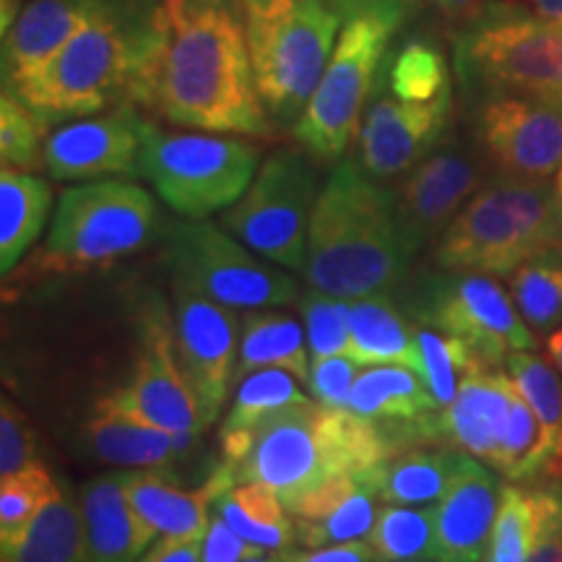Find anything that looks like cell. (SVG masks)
I'll return each mask as SVG.
<instances>
[{"label": "cell", "mask_w": 562, "mask_h": 562, "mask_svg": "<svg viewBox=\"0 0 562 562\" xmlns=\"http://www.w3.org/2000/svg\"><path fill=\"white\" fill-rule=\"evenodd\" d=\"M128 104L182 128L271 138L240 0H144Z\"/></svg>", "instance_id": "cell-1"}, {"label": "cell", "mask_w": 562, "mask_h": 562, "mask_svg": "<svg viewBox=\"0 0 562 562\" xmlns=\"http://www.w3.org/2000/svg\"><path fill=\"white\" fill-rule=\"evenodd\" d=\"M409 261L391 188L372 180L355 157L336 161L307 229V286L344 300L391 294Z\"/></svg>", "instance_id": "cell-2"}, {"label": "cell", "mask_w": 562, "mask_h": 562, "mask_svg": "<svg viewBox=\"0 0 562 562\" xmlns=\"http://www.w3.org/2000/svg\"><path fill=\"white\" fill-rule=\"evenodd\" d=\"M389 456L393 448L378 422L307 398L263 419L248 456L232 469L237 482L266 484L290 508L315 484L364 472Z\"/></svg>", "instance_id": "cell-3"}, {"label": "cell", "mask_w": 562, "mask_h": 562, "mask_svg": "<svg viewBox=\"0 0 562 562\" xmlns=\"http://www.w3.org/2000/svg\"><path fill=\"white\" fill-rule=\"evenodd\" d=\"M344 26L318 87L292 125V138L318 165L339 161L406 19V0H339Z\"/></svg>", "instance_id": "cell-4"}, {"label": "cell", "mask_w": 562, "mask_h": 562, "mask_svg": "<svg viewBox=\"0 0 562 562\" xmlns=\"http://www.w3.org/2000/svg\"><path fill=\"white\" fill-rule=\"evenodd\" d=\"M562 248V199L550 180L495 178L463 203L435 243L448 271L510 277L537 252Z\"/></svg>", "instance_id": "cell-5"}, {"label": "cell", "mask_w": 562, "mask_h": 562, "mask_svg": "<svg viewBox=\"0 0 562 562\" xmlns=\"http://www.w3.org/2000/svg\"><path fill=\"white\" fill-rule=\"evenodd\" d=\"M144 0H121L76 32L16 94L47 125L108 112L128 104L140 40Z\"/></svg>", "instance_id": "cell-6"}, {"label": "cell", "mask_w": 562, "mask_h": 562, "mask_svg": "<svg viewBox=\"0 0 562 562\" xmlns=\"http://www.w3.org/2000/svg\"><path fill=\"white\" fill-rule=\"evenodd\" d=\"M256 89L279 128H292L318 87L344 26L334 0H240Z\"/></svg>", "instance_id": "cell-7"}, {"label": "cell", "mask_w": 562, "mask_h": 562, "mask_svg": "<svg viewBox=\"0 0 562 562\" xmlns=\"http://www.w3.org/2000/svg\"><path fill=\"white\" fill-rule=\"evenodd\" d=\"M453 70L474 100L518 94L562 102V24L518 0H487L456 32Z\"/></svg>", "instance_id": "cell-8"}, {"label": "cell", "mask_w": 562, "mask_h": 562, "mask_svg": "<svg viewBox=\"0 0 562 562\" xmlns=\"http://www.w3.org/2000/svg\"><path fill=\"white\" fill-rule=\"evenodd\" d=\"M261 149L227 133H172L144 121L138 175L167 209L201 222L227 211L256 178Z\"/></svg>", "instance_id": "cell-9"}, {"label": "cell", "mask_w": 562, "mask_h": 562, "mask_svg": "<svg viewBox=\"0 0 562 562\" xmlns=\"http://www.w3.org/2000/svg\"><path fill=\"white\" fill-rule=\"evenodd\" d=\"M159 224L157 201L128 180L68 188L55 206L50 235L34 258L42 273L102 269L144 248Z\"/></svg>", "instance_id": "cell-10"}, {"label": "cell", "mask_w": 562, "mask_h": 562, "mask_svg": "<svg viewBox=\"0 0 562 562\" xmlns=\"http://www.w3.org/2000/svg\"><path fill=\"white\" fill-rule=\"evenodd\" d=\"M167 261L172 284L209 297L232 311L292 305L300 300L294 277L258 258L220 224L180 222L167 229Z\"/></svg>", "instance_id": "cell-11"}, {"label": "cell", "mask_w": 562, "mask_h": 562, "mask_svg": "<svg viewBox=\"0 0 562 562\" xmlns=\"http://www.w3.org/2000/svg\"><path fill=\"white\" fill-rule=\"evenodd\" d=\"M404 311L422 326L469 344L490 368H501L516 349H537V336L516 302L487 273H422L406 286Z\"/></svg>", "instance_id": "cell-12"}, {"label": "cell", "mask_w": 562, "mask_h": 562, "mask_svg": "<svg viewBox=\"0 0 562 562\" xmlns=\"http://www.w3.org/2000/svg\"><path fill=\"white\" fill-rule=\"evenodd\" d=\"M305 151L277 149L258 167L240 199L222 214V227L266 261L305 269L307 229L318 201V178Z\"/></svg>", "instance_id": "cell-13"}, {"label": "cell", "mask_w": 562, "mask_h": 562, "mask_svg": "<svg viewBox=\"0 0 562 562\" xmlns=\"http://www.w3.org/2000/svg\"><path fill=\"white\" fill-rule=\"evenodd\" d=\"M100 402L167 432L201 438L209 430L199 398L180 370L172 315L161 302L149 305L140 321V347L131 381L108 393Z\"/></svg>", "instance_id": "cell-14"}, {"label": "cell", "mask_w": 562, "mask_h": 562, "mask_svg": "<svg viewBox=\"0 0 562 562\" xmlns=\"http://www.w3.org/2000/svg\"><path fill=\"white\" fill-rule=\"evenodd\" d=\"M474 146L495 175L550 180L562 167V102L518 94L474 100Z\"/></svg>", "instance_id": "cell-15"}, {"label": "cell", "mask_w": 562, "mask_h": 562, "mask_svg": "<svg viewBox=\"0 0 562 562\" xmlns=\"http://www.w3.org/2000/svg\"><path fill=\"white\" fill-rule=\"evenodd\" d=\"M487 161L459 138H442L432 154L391 188L396 222L412 258L438 240L463 203L484 186Z\"/></svg>", "instance_id": "cell-16"}, {"label": "cell", "mask_w": 562, "mask_h": 562, "mask_svg": "<svg viewBox=\"0 0 562 562\" xmlns=\"http://www.w3.org/2000/svg\"><path fill=\"white\" fill-rule=\"evenodd\" d=\"M453 112V89L432 102H404L378 79L357 128V165L378 182L402 180L442 144Z\"/></svg>", "instance_id": "cell-17"}, {"label": "cell", "mask_w": 562, "mask_h": 562, "mask_svg": "<svg viewBox=\"0 0 562 562\" xmlns=\"http://www.w3.org/2000/svg\"><path fill=\"white\" fill-rule=\"evenodd\" d=\"M240 323L232 307L175 286V351L209 427L220 417L235 381Z\"/></svg>", "instance_id": "cell-18"}, {"label": "cell", "mask_w": 562, "mask_h": 562, "mask_svg": "<svg viewBox=\"0 0 562 562\" xmlns=\"http://www.w3.org/2000/svg\"><path fill=\"white\" fill-rule=\"evenodd\" d=\"M516 383L501 368H476L463 378L459 396L446 409L422 414L406 422V442L448 446L484 463H495L516 398Z\"/></svg>", "instance_id": "cell-19"}, {"label": "cell", "mask_w": 562, "mask_h": 562, "mask_svg": "<svg viewBox=\"0 0 562 562\" xmlns=\"http://www.w3.org/2000/svg\"><path fill=\"white\" fill-rule=\"evenodd\" d=\"M144 121L138 108L117 104L100 115L63 123L47 133L45 172L60 182L138 175Z\"/></svg>", "instance_id": "cell-20"}, {"label": "cell", "mask_w": 562, "mask_h": 562, "mask_svg": "<svg viewBox=\"0 0 562 562\" xmlns=\"http://www.w3.org/2000/svg\"><path fill=\"white\" fill-rule=\"evenodd\" d=\"M503 487L484 463L463 453L446 495L435 503L438 558L448 562H484L492 526L501 510Z\"/></svg>", "instance_id": "cell-21"}, {"label": "cell", "mask_w": 562, "mask_h": 562, "mask_svg": "<svg viewBox=\"0 0 562 562\" xmlns=\"http://www.w3.org/2000/svg\"><path fill=\"white\" fill-rule=\"evenodd\" d=\"M117 3L121 0H26L3 32V91L16 89L21 81L37 74L76 32Z\"/></svg>", "instance_id": "cell-22"}, {"label": "cell", "mask_w": 562, "mask_h": 562, "mask_svg": "<svg viewBox=\"0 0 562 562\" xmlns=\"http://www.w3.org/2000/svg\"><path fill=\"white\" fill-rule=\"evenodd\" d=\"M125 492L138 516L151 526L159 537H206L211 508L222 495L235 487L237 474L229 463H216L214 472L203 480L201 490H182L170 476L157 469L146 472H123Z\"/></svg>", "instance_id": "cell-23"}, {"label": "cell", "mask_w": 562, "mask_h": 562, "mask_svg": "<svg viewBox=\"0 0 562 562\" xmlns=\"http://www.w3.org/2000/svg\"><path fill=\"white\" fill-rule=\"evenodd\" d=\"M378 495L364 472L336 474L300 495L290 508L302 547H326L368 539L378 521Z\"/></svg>", "instance_id": "cell-24"}, {"label": "cell", "mask_w": 562, "mask_h": 562, "mask_svg": "<svg viewBox=\"0 0 562 562\" xmlns=\"http://www.w3.org/2000/svg\"><path fill=\"white\" fill-rule=\"evenodd\" d=\"M79 508L87 562H138L159 537L128 501L123 472L91 480Z\"/></svg>", "instance_id": "cell-25"}, {"label": "cell", "mask_w": 562, "mask_h": 562, "mask_svg": "<svg viewBox=\"0 0 562 562\" xmlns=\"http://www.w3.org/2000/svg\"><path fill=\"white\" fill-rule=\"evenodd\" d=\"M83 435L97 459L125 469H165L199 442L195 435L159 430L102 402H97Z\"/></svg>", "instance_id": "cell-26"}, {"label": "cell", "mask_w": 562, "mask_h": 562, "mask_svg": "<svg viewBox=\"0 0 562 562\" xmlns=\"http://www.w3.org/2000/svg\"><path fill=\"white\" fill-rule=\"evenodd\" d=\"M347 355L362 368L402 364L419 372L422 349L417 326L406 318L404 305L391 294L349 300V347Z\"/></svg>", "instance_id": "cell-27"}, {"label": "cell", "mask_w": 562, "mask_h": 562, "mask_svg": "<svg viewBox=\"0 0 562 562\" xmlns=\"http://www.w3.org/2000/svg\"><path fill=\"white\" fill-rule=\"evenodd\" d=\"M297 378L279 368L256 370L237 381L235 398L220 427V451L222 461L237 467L252 446V435L269 419L273 412L284 406L307 402V396L297 389Z\"/></svg>", "instance_id": "cell-28"}, {"label": "cell", "mask_w": 562, "mask_h": 562, "mask_svg": "<svg viewBox=\"0 0 562 562\" xmlns=\"http://www.w3.org/2000/svg\"><path fill=\"white\" fill-rule=\"evenodd\" d=\"M311 347L300 321L281 311H248L240 323V349H237L235 381L256 370L279 368L292 372L302 383L311 378Z\"/></svg>", "instance_id": "cell-29"}, {"label": "cell", "mask_w": 562, "mask_h": 562, "mask_svg": "<svg viewBox=\"0 0 562 562\" xmlns=\"http://www.w3.org/2000/svg\"><path fill=\"white\" fill-rule=\"evenodd\" d=\"M53 209V186L40 175L3 167L0 172V269H16L40 240Z\"/></svg>", "instance_id": "cell-30"}, {"label": "cell", "mask_w": 562, "mask_h": 562, "mask_svg": "<svg viewBox=\"0 0 562 562\" xmlns=\"http://www.w3.org/2000/svg\"><path fill=\"white\" fill-rule=\"evenodd\" d=\"M461 451H409L393 453L378 467L364 469V476L375 490L378 501L385 505H435L446 495Z\"/></svg>", "instance_id": "cell-31"}, {"label": "cell", "mask_w": 562, "mask_h": 562, "mask_svg": "<svg viewBox=\"0 0 562 562\" xmlns=\"http://www.w3.org/2000/svg\"><path fill=\"white\" fill-rule=\"evenodd\" d=\"M3 562H87L81 508L55 495L24 529L0 539Z\"/></svg>", "instance_id": "cell-32"}, {"label": "cell", "mask_w": 562, "mask_h": 562, "mask_svg": "<svg viewBox=\"0 0 562 562\" xmlns=\"http://www.w3.org/2000/svg\"><path fill=\"white\" fill-rule=\"evenodd\" d=\"M349 409L383 425V422L419 419L422 414L438 409V404L422 383L419 372L402 364H372L357 375Z\"/></svg>", "instance_id": "cell-33"}, {"label": "cell", "mask_w": 562, "mask_h": 562, "mask_svg": "<svg viewBox=\"0 0 562 562\" xmlns=\"http://www.w3.org/2000/svg\"><path fill=\"white\" fill-rule=\"evenodd\" d=\"M214 510L240 537L261 550H290L297 544L294 518L277 492L258 482L235 484L214 503Z\"/></svg>", "instance_id": "cell-34"}, {"label": "cell", "mask_w": 562, "mask_h": 562, "mask_svg": "<svg viewBox=\"0 0 562 562\" xmlns=\"http://www.w3.org/2000/svg\"><path fill=\"white\" fill-rule=\"evenodd\" d=\"M510 381L537 414L544 430L547 448H550V469L547 476L562 482V378L550 368L537 351L516 349L505 357Z\"/></svg>", "instance_id": "cell-35"}, {"label": "cell", "mask_w": 562, "mask_h": 562, "mask_svg": "<svg viewBox=\"0 0 562 562\" xmlns=\"http://www.w3.org/2000/svg\"><path fill=\"white\" fill-rule=\"evenodd\" d=\"M383 87L404 102H432L451 87V63L438 42L409 37L389 50L381 70Z\"/></svg>", "instance_id": "cell-36"}, {"label": "cell", "mask_w": 562, "mask_h": 562, "mask_svg": "<svg viewBox=\"0 0 562 562\" xmlns=\"http://www.w3.org/2000/svg\"><path fill=\"white\" fill-rule=\"evenodd\" d=\"M510 297L533 334L562 326V248L537 252L510 273Z\"/></svg>", "instance_id": "cell-37"}, {"label": "cell", "mask_w": 562, "mask_h": 562, "mask_svg": "<svg viewBox=\"0 0 562 562\" xmlns=\"http://www.w3.org/2000/svg\"><path fill=\"white\" fill-rule=\"evenodd\" d=\"M542 526V487L505 484L484 562H529Z\"/></svg>", "instance_id": "cell-38"}, {"label": "cell", "mask_w": 562, "mask_h": 562, "mask_svg": "<svg viewBox=\"0 0 562 562\" xmlns=\"http://www.w3.org/2000/svg\"><path fill=\"white\" fill-rule=\"evenodd\" d=\"M368 542L381 562L438 558L435 505H385Z\"/></svg>", "instance_id": "cell-39"}, {"label": "cell", "mask_w": 562, "mask_h": 562, "mask_svg": "<svg viewBox=\"0 0 562 562\" xmlns=\"http://www.w3.org/2000/svg\"><path fill=\"white\" fill-rule=\"evenodd\" d=\"M417 339L422 349V383L427 385L438 409H446L459 396L463 378L476 368H484V362L476 357V351L469 344L435 331V328H417Z\"/></svg>", "instance_id": "cell-40"}, {"label": "cell", "mask_w": 562, "mask_h": 562, "mask_svg": "<svg viewBox=\"0 0 562 562\" xmlns=\"http://www.w3.org/2000/svg\"><path fill=\"white\" fill-rule=\"evenodd\" d=\"M50 133L32 108H26L11 91L0 97V159L3 167L37 172L45 170V140Z\"/></svg>", "instance_id": "cell-41"}, {"label": "cell", "mask_w": 562, "mask_h": 562, "mask_svg": "<svg viewBox=\"0 0 562 562\" xmlns=\"http://www.w3.org/2000/svg\"><path fill=\"white\" fill-rule=\"evenodd\" d=\"M297 307L305 321L307 347L311 360L347 355L349 347V300L334 297L321 290H307L300 294Z\"/></svg>", "instance_id": "cell-42"}, {"label": "cell", "mask_w": 562, "mask_h": 562, "mask_svg": "<svg viewBox=\"0 0 562 562\" xmlns=\"http://www.w3.org/2000/svg\"><path fill=\"white\" fill-rule=\"evenodd\" d=\"M50 472L40 461L0 482V539L24 529L58 495Z\"/></svg>", "instance_id": "cell-43"}, {"label": "cell", "mask_w": 562, "mask_h": 562, "mask_svg": "<svg viewBox=\"0 0 562 562\" xmlns=\"http://www.w3.org/2000/svg\"><path fill=\"white\" fill-rule=\"evenodd\" d=\"M37 438L26 414L3 396L0 404V476H11L34 463Z\"/></svg>", "instance_id": "cell-44"}, {"label": "cell", "mask_w": 562, "mask_h": 562, "mask_svg": "<svg viewBox=\"0 0 562 562\" xmlns=\"http://www.w3.org/2000/svg\"><path fill=\"white\" fill-rule=\"evenodd\" d=\"M360 368L362 364L351 360L349 355L313 360L307 385H311L315 402L323 406H331V409H349L351 389H355Z\"/></svg>", "instance_id": "cell-45"}, {"label": "cell", "mask_w": 562, "mask_h": 562, "mask_svg": "<svg viewBox=\"0 0 562 562\" xmlns=\"http://www.w3.org/2000/svg\"><path fill=\"white\" fill-rule=\"evenodd\" d=\"M542 487V526L529 562H562V484L550 482Z\"/></svg>", "instance_id": "cell-46"}, {"label": "cell", "mask_w": 562, "mask_h": 562, "mask_svg": "<svg viewBox=\"0 0 562 562\" xmlns=\"http://www.w3.org/2000/svg\"><path fill=\"white\" fill-rule=\"evenodd\" d=\"M266 550L261 547L250 544L248 539L240 537L232 526L224 521L220 513L214 510L211 516V524L206 529V537H203V560L201 562H243L250 558H258Z\"/></svg>", "instance_id": "cell-47"}, {"label": "cell", "mask_w": 562, "mask_h": 562, "mask_svg": "<svg viewBox=\"0 0 562 562\" xmlns=\"http://www.w3.org/2000/svg\"><path fill=\"white\" fill-rule=\"evenodd\" d=\"M284 562H381L368 539L357 542H339L326 547H305V550H281Z\"/></svg>", "instance_id": "cell-48"}, {"label": "cell", "mask_w": 562, "mask_h": 562, "mask_svg": "<svg viewBox=\"0 0 562 562\" xmlns=\"http://www.w3.org/2000/svg\"><path fill=\"white\" fill-rule=\"evenodd\" d=\"M203 539L199 537H159L138 562H201Z\"/></svg>", "instance_id": "cell-49"}, {"label": "cell", "mask_w": 562, "mask_h": 562, "mask_svg": "<svg viewBox=\"0 0 562 562\" xmlns=\"http://www.w3.org/2000/svg\"><path fill=\"white\" fill-rule=\"evenodd\" d=\"M430 3L440 11L442 19L456 21V24L461 26V24H467L472 16H476L487 0H430Z\"/></svg>", "instance_id": "cell-50"}, {"label": "cell", "mask_w": 562, "mask_h": 562, "mask_svg": "<svg viewBox=\"0 0 562 562\" xmlns=\"http://www.w3.org/2000/svg\"><path fill=\"white\" fill-rule=\"evenodd\" d=\"M518 3L537 16L562 24V0H518Z\"/></svg>", "instance_id": "cell-51"}, {"label": "cell", "mask_w": 562, "mask_h": 562, "mask_svg": "<svg viewBox=\"0 0 562 562\" xmlns=\"http://www.w3.org/2000/svg\"><path fill=\"white\" fill-rule=\"evenodd\" d=\"M26 0H3V3H0V30H9V26L13 24V19L19 16V11H21V5H24Z\"/></svg>", "instance_id": "cell-52"}, {"label": "cell", "mask_w": 562, "mask_h": 562, "mask_svg": "<svg viewBox=\"0 0 562 562\" xmlns=\"http://www.w3.org/2000/svg\"><path fill=\"white\" fill-rule=\"evenodd\" d=\"M547 351H550L554 368L560 370V378H562V326L558 331L550 334V339H547Z\"/></svg>", "instance_id": "cell-53"}, {"label": "cell", "mask_w": 562, "mask_h": 562, "mask_svg": "<svg viewBox=\"0 0 562 562\" xmlns=\"http://www.w3.org/2000/svg\"><path fill=\"white\" fill-rule=\"evenodd\" d=\"M243 562H284V558H281V552H279V554H258V558H250Z\"/></svg>", "instance_id": "cell-54"}, {"label": "cell", "mask_w": 562, "mask_h": 562, "mask_svg": "<svg viewBox=\"0 0 562 562\" xmlns=\"http://www.w3.org/2000/svg\"><path fill=\"white\" fill-rule=\"evenodd\" d=\"M406 562H448V560H442V558H422V560H406Z\"/></svg>", "instance_id": "cell-55"}, {"label": "cell", "mask_w": 562, "mask_h": 562, "mask_svg": "<svg viewBox=\"0 0 562 562\" xmlns=\"http://www.w3.org/2000/svg\"><path fill=\"white\" fill-rule=\"evenodd\" d=\"M334 3H339V0H334Z\"/></svg>", "instance_id": "cell-56"}]
</instances>
